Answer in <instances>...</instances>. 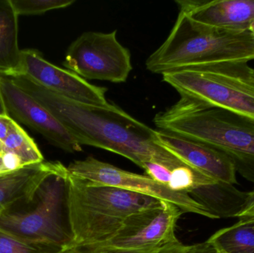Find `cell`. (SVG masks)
Returning a JSON list of instances; mask_svg holds the SVG:
<instances>
[{
    "mask_svg": "<svg viewBox=\"0 0 254 253\" xmlns=\"http://www.w3.org/2000/svg\"><path fill=\"white\" fill-rule=\"evenodd\" d=\"M160 250H149V251H116L107 249L95 245H70L58 253H157Z\"/></svg>",
    "mask_w": 254,
    "mask_h": 253,
    "instance_id": "obj_20",
    "label": "cell"
},
{
    "mask_svg": "<svg viewBox=\"0 0 254 253\" xmlns=\"http://www.w3.org/2000/svg\"><path fill=\"white\" fill-rule=\"evenodd\" d=\"M14 120L7 115H0V141L7 138Z\"/></svg>",
    "mask_w": 254,
    "mask_h": 253,
    "instance_id": "obj_25",
    "label": "cell"
},
{
    "mask_svg": "<svg viewBox=\"0 0 254 253\" xmlns=\"http://www.w3.org/2000/svg\"><path fill=\"white\" fill-rule=\"evenodd\" d=\"M64 65L83 80L125 83L132 70L131 53L110 33L88 31L67 49Z\"/></svg>",
    "mask_w": 254,
    "mask_h": 253,
    "instance_id": "obj_7",
    "label": "cell"
},
{
    "mask_svg": "<svg viewBox=\"0 0 254 253\" xmlns=\"http://www.w3.org/2000/svg\"><path fill=\"white\" fill-rule=\"evenodd\" d=\"M142 169H144L147 176L153 179L154 181L167 187L168 185L172 172V169L170 168L161 163L148 162L143 165Z\"/></svg>",
    "mask_w": 254,
    "mask_h": 253,
    "instance_id": "obj_21",
    "label": "cell"
},
{
    "mask_svg": "<svg viewBox=\"0 0 254 253\" xmlns=\"http://www.w3.org/2000/svg\"><path fill=\"white\" fill-rule=\"evenodd\" d=\"M17 160L8 154L0 155V174L5 173L19 168Z\"/></svg>",
    "mask_w": 254,
    "mask_h": 253,
    "instance_id": "obj_23",
    "label": "cell"
},
{
    "mask_svg": "<svg viewBox=\"0 0 254 253\" xmlns=\"http://www.w3.org/2000/svg\"><path fill=\"white\" fill-rule=\"evenodd\" d=\"M155 142L188 166L208 175L218 182L237 184V171L225 154L196 141L170 132L157 131Z\"/></svg>",
    "mask_w": 254,
    "mask_h": 253,
    "instance_id": "obj_13",
    "label": "cell"
},
{
    "mask_svg": "<svg viewBox=\"0 0 254 253\" xmlns=\"http://www.w3.org/2000/svg\"><path fill=\"white\" fill-rule=\"evenodd\" d=\"M0 115H7L4 102H3L2 97H1V91H0Z\"/></svg>",
    "mask_w": 254,
    "mask_h": 253,
    "instance_id": "obj_27",
    "label": "cell"
},
{
    "mask_svg": "<svg viewBox=\"0 0 254 253\" xmlns=\"http://www.w3.org/2000/svg\"><path fill=\"white\" fill-rule=\"evenodd\" d=\"M207 242L221 253H254V218L218 230Z\"/></svg>",
    "mask_w": 254,
    "mask_h": 253,
    "instance_id": "obj_16",
    "label": "cell"
},
{
    "mask_svg": "<svg viewBox=\"0 0 254 253\" xmlns=\"http://www.w3.org/2000/svg\"><path fill=\"white\" fill-rule=\"evenodd\" d=\"M22 74L46 89L82 103L107 106V89L89 83L67 69L48 62L37 50L21 51L20 63L11 75Z\"/></svg>",
    "mask_w": 254,
    "mask_h": 253,
    "instance_id": "obj_10",
    "label": "cell"
},
{
    "mask_svg": "<svg viewBox=\"0 0 254 253\" xmlns=\"http://www.w3.org/2000/svg\"><path fill=\"white\" fill-rule=\"evenodd\" d=\"M18 16L10 0H0V74H14L20 63Z\"/></svg>",
    "mask_w": 254,
    "mask_h": 253,
    "instance_id": "obj_15",
    "label": "cell"
},
{
    "mask_svg": "<svg viewBox=\"0 0 254 253\" xmlns=\"http://www.w3.org/2000/svg\"><path fill=\"white\" fill-rule=\"evenodd\" d=\"M184 212L162 202L161 206L133 215L109 242L95 246L116 251L160 250L179 243L176 224Z\"/></svg>",
    "mask_w": 254,
    "mask_h": 253,
    "instance_id": "obj_9",
    "label": "cell"
},
{
    "mask_svg": "<svg viewBox=\"0 0 254 253\" xmlns=\"http://www.w3.org/2000/svg\"><path fill=\"white\" fill-rule=\"evenodd\" d=\"M161 75L181 96L254 122V68L249 62L211 64Z\"/></svg>",
    "mask_w": 254,
    "mask_h": 253,
    "instance_id": "obj_6",
    "label": "cell"
},
{
    "mask_svg": "<svg viewBox=\"0 0 254 253\" xmlns=\"http://www.w3.org/2000/svg\"><path fill=\"white\" fill-rule=\"evenodd\" d=\"M0 91L7 116L41 134L51 144L69 153L82 151V146L47 108L0 74Z\"/></svg>",
    "mask_w": 254,
    "mask_h": 253,
    "instance_id": "obj_11",
    "label": "cell"
},
{
    "mask_svg": "<svg viewBox=\"0 0 254 253\" xmlns=\"http://www.w3.org/2000/svg\"><path fill=\"white\" fill-rule=\"evenodd\" d=\"M192 253H221L213 245L209 242H205L204 243L195 245V248Z\"/></svg>",
    "mask_w": 254,
    "mask_h": 253,
    "instance_id": "obj_26",
    "label": "cell"
},
{
    "mask_svg": "<svg viewBox=\"0 0 254 253\" xmlns=\"http://www.w3.org/2000/svg\"><path fill=\"white\" fill-rule=\"evenodd\" d=\"M191 22L204 28L234 32L254 31V0H178Z\"/></svg>",
    "mask_w": 254,
    "mask_h": 253,
    "instance_id": "obj_12",
    "label": "cell"
},
{
    "mask_svg": "<svg viewBox=\"0 0 254 253\" xmlns=\"http://www.w3.org/2000/svg\"><path fill=\"white\" fill-rule=\"evenodd\" d=\"M47 108L78 141L123 156L142 168L155 162L170 169L187 165L155 142V132L114 103L89 105L55 93L22 74L7 76Z\"/></svg>",
    "mask_w": 254,
    "mask_h": 253,
    "instance_id": "obj_1",
    "label": "cell"
},
{
    "mask_svg": "<svg viewBox=\"0 0 254 253\" xmlns=\"http://www.w3.org/2000/svg\"><path fill=\"white\" fill-rule=\"evenodd\" d=\"M236 218L239 219L254 218V189L246 194L244 203Z\"/></svg>",
    "mask_w": 254,
    "mask_h": 253,
    "instance_id": "obj_22",
    "label": "cell"
},
{
    "mask_svg": "<svg viewBox=\"0 0 254 253\" xmlns=\"http://www.w3.org/2000/svg\"><path fill=\"white\" fill-rule=\"evenodd\" d=\"M1 154H8L14 157L20 167L44 161L43 154L34 141L16 121L13 123L7 138L0 141Z\"/></svg>",
    "mask_w": 254,
    "mask_h": 253,
    "instance_id": "obj_17",
    "label": "cell"
},
{
    "mask_svg": "<svg viewBox=\"0 0 254 253\" xmlns=\"http://www.w3.org/2000/svg\"><path fill=\"white\" fill-rule=\"evenodd\" d=\"M162 202L124 189L96 184L70 175L67 208L71 245H97L111 240L133 215Z\"/></svg>",
    "mask_w": 254,
    "mask_h": 253,
    "instance_id": "obj_3",
    "label": "cell"
},
{
    "mask_svg": "<svg viewBox=\"0 0 254 253\" xmlns=\"http://www.w3.org/2000/svg\"><path fill=\"white\" fill-rule=\"evenodd\" d=\"M252 60L253 32L204 28L179 11L168 37L147 58L145 65L150 72L163 74L211 64Z\"/></svg>",
    "mask_w": 254,
    "mask_h": 253,
    "instance_id": "obj_4",
    "label": "cell"
},
{
    "mask_svg": "<svg viewBox=\"0 0 254 253\" xmlns=\"http://www.w3.org/2000/svg\"><path fill=\"white\" fill-rule=\"evenodd\" d=\"M59 251L22 242L0 231V253H58Z\"/></svg>",
    "mask_w": 254,
    "mask_h": 253,
    "instance_id": "obj_19",
    "label": "cell"
},
{
    "mask_svg": "<svg viewBox=\"0 0 254 253\" xmlns=\"http://www.w3.org/2000/svg\"><path fill=\"white\" fill-rule=\"evenodd\" d=\"M253 34H254V32H253Z\"/></svg>",
    "mask_w": 254,
    "mask_h": 253,
    "instance_id": "obj_28",
    "label": "cell"
},
{
    "mask_svg": "<svg viewBox=\"0 0 254 253\" xmlns=\"http://www.w3.org/2000/svg\"><path fill=\"white\" fill-rule=\"evenodd\" d=\"M65 166L49 175L32 201L0 213V231L22 242L61 251L72 243Z\"/></svg>",
    "mask_w": 254,
    "mask_h": 253,
    "instance_id": "obj_5",
    "label": "cell"
},
{
    "mask_svg": "<svg viewBox=\"0 0 254 253\" xmlns=\"http://www.w3.org/2000/svg\"><path fill=\"white\" fill-rule=\"evenodd\" d=\"M61 162H42L0 174V213L29 203L43 181L61 170Z\"/></svg>",
    "mask_w": 254,
    "mask_h": 253,
    "instance_id": "obj_14",
    "label": "cell"
},
{
    "mask_svg": "<svg viewBox=\"0 0 254 253\" xmlns=\"http://www.w3.org/2000/svg\"><path fill=\"white\" fill-rule=\"evenodd\" d=\"M67 169L70 175L77 178L124 189L172 203L178 206L184 213L189 212L210 219H218L207 208L188 193L173 191L147 175L124 170L92 156L83 160H74Z\"/></svg>",
    "mask_w": 254,
    "mask_h": 253,
    "instance_id": "obj_8",
    "label": "cell"
},
{
    "mask_svg": "<svg viewBox=\"0 0 254 253\" xmlns=\"http://www.w3.org/2000/svg\"><path fill=\"white\" fill-rule=\"evenodd\" d=\"M160 129L209 146L225 154L237 173L254 184V122L196 100L181 96L177 102L158 113Z\"/></svg>",
    "mask_w": 254,
    "mask_h": 253,
    "instance_id": "obj_2",
    "label": "cell"
},
{
    "mask_svg": "<svg viewBox=\"0 0 254 253\" xmlns=\"http://www.w3.org/2000/svg\"><path fill=\"white\" fill-rule=\"evenodd\" d=\"M195 245H185L183 244H175L162 248L157 253H192Z\"/></svg>",
    "mask_w": 254,
    "mask_h": 253,
    "instance_id": "obj_24",
    "label": "cell"
},
{
    "mask_svg": "<svg viewBox=\"0 0 254 253\" xmlns=\"http://www.w3.org/2000/svg\"><path fill=\"white\" fill-rule=\"evenodd\" d=\"M13 10L19 15L42 14L49 10L65 8L74 0H10Z\"/></svg>",
    "mask_w": 254,
    "mask_h": 253,
    "instance_id": "obj_18",
    "label": "cell"
}]
</instances>
